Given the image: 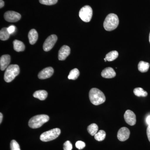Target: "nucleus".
Returning <instances> with one entry per match:
<instances>
[{
	"mask_svg": "<svg viewBox=\"0 0 150 150\" xmlns=\"http://www.w3.org/2000/svg\"><path fill=\"white\" fill-rule=\"evenodd\" d=\"M86 146V144L84 142L82 141H78L76 142V147L79 150H81L84 149Z\"/></svg>",
	"mask_w": 150,
	"mask_h": 150,
	"instance_id": "nucleus-28",
	"label": "nucleus"
},
{
	"mask_svg": "<svg viewBox=\"0 0 150 150\" xmlns=\"http://www.w3.org/2000/svg\"><path fill=\"white\" fill-rule=\"evenodd\" d=\"M57 39L58 37L57 35L55 34H53L48 36L43 43V50L47 52L51 50L56 44Z\"/></svg>",
	"mask_w": 150,
	"mask_h": 150,
	"instance_id": "nucleus-7",
	"label": "nucleus"
},
{
	"mask_svg": "<svg viewBox=\"0 0 150 150\" xmlns=\"http://www.w3.org/2000/svg\"><path fill=\"white\" fill-rule=\"evenodd\" d=\"M147 135L148 139L150 142V126H148L147 129Z\"/></svg>",
	"mask_w": 150,
	"mask_h": 150,
	"instance_id": "nucleus-30",
	"label": "nucleus"
},
{
	"mask_svg": "<svg viewBox=\"0 0 150 150\" xmlns=\"http://www.w3.org/2000/svg\"><path fill=\"white\" fill-rule=\"evenodd\" d=\"M124 119L129 125L134 126L137 122L136 115L133 111L130 110H127L125 112L124 115Z\"/></svg>",
	"mask_w": 150,
	"mask_h": 150,
	"instance_id": "nucleus-9",
	"label": "nucleus"
},
{
	"mask_svg": "<svg viewBox=\"0 0 150 150\" xmlns=\"http://www.w3.org/2000/svg\"><path fill=\"white\" fill-rule=\"evenodd\" d=\"M71 49L69 46L64 45L62 46L59 51L58 59L60 61H64L70 55Z\"/></svg>",
	"mask_w": 150,
	"mask_h": 150,
	"instance_id": "nucleus-12",
	"label": "nucleus"
},
{
	"mask_svg": "<svg viewBox=\"0 0 150 150\" xmlns=\"http://www.w3.org/2000/svg\"><path fill=\"white\" fill-rule=\"evenodd\" d=\"M48 96V93L45 90L37 91L33 94V96L35 98L41 100H45Z\"/></svg>",
	"mask_w": 150,
	"mask_h": 150,
	"instance_id": "nucleus-16",
	"label": "nucleus"
},
{
	"mask_svg": "<svg viewBox=\"0 0 150 150\" xmlns=\"http://www.w3.org/2000/svg\"><path fill=\"white\" fill-rule=\"evenodd\" d=\"M15 29L16 28L14 25H11L8 28V32L10 34L13 33L15 32Z\"/></svg>",
	"mask_w": 150,
	"mask_h": 150,
	"instance_id": "nucleus-29",
	"label": "nucleus"
},
{
	"mask_svg": "<svg viewBox=\"0 0 150 150\" xmlns=\"http://www.w3.org/2000/svg\"><path fill=\"white\" fill-rule=\"evenodd\" d=\"M60 134L61 130L59 128L51 129L41 134L40 137V140L43 142H50L59 137Z\"/></svg>",
	"mask_w": 150,
	"mask_h": 150,
	"instance_id": "nucleus-5",
	"label": "nucleus"
},
{
	"mask_svg": "<svg viewBox=\"0 0 150 150\" xmlns=\"http://www.w3.org/2000/svg\"><path fill=\"white\" fill-rule=\"evenodd\" d=\"M93 16V10L90 6H84L80 10L79 16L85 22H89L91 20Z\"/></svg>",
	"mask_w": 150,
	"mask_h": 150,
	"instance_id": "nucleus-6",
	"label": "nucleus"
},
{
	"mask_svg": "<svg viewBox=\"0 0 150 150\" xmlns=\"http://www.w3.org/2000/svg\"><path fill=\"white\" fill-rule=\"evenodd\" d=\"M13 48L17 52H21L24 51L25 49V46L24 43L20 40H15L13 42Z\"/></svg>",
	"mask_w": 150,
	"mask_h": 150,
	"instance_id": "nucleus-17",
	"label": "nucleus"
},
{
	"mask_svg": "<svg viewBox=\"0 0 150 150\" xmlns=\"http://www.w3.org/2000/svg\"><path fill=\"white\" fill-rule=\"evenodd\" d=\"M10 34L8 28H3L0 31V39L2 40H7L9 38Z\"/></svg>",
	"mask_w": 150,
	"mask_h": 150,
	"instance_id": "nucleus-19",
	"label": "nucleus"
},
{
	"mask_svg": "<svg viewBox=\"0 0 150 150\" xmlns=\"http://www.w3.org/2000/svg\"><path fill=\"white\" fill-rule=\"evenodd\" d=\"M118 56V53L117 51H112L106 54L105 59L108 62H112L117 59Z\"/></svg>",
	"mask_w": 150,
	"mask_h": 150,
	"instance_id": "nucleus-20",
	"label": "nucleus"
},
{
	"mask_svg": "<svg viewBox=\"0 0 150 150\" xmlns=\"http://www.w3.org/2000/svg\"><path fill=\"white\" fill-rule=\"evenodd\" d=\"M98 127L96 123H92L88 127L87 131L89 134L92 136H94L97 133Z\"/></svg>",
	"mask_w": 150,
	"mask_h": 150,
	"instance_id": "nucleus-21",
	"label": "nucleus"
},
{
	"mask_svg": "<svg viewBox=\"0 0 150 150\" xmlns=\"http://www.w3.org/2000/svg\"><path fill=\"white\" fill-rule=\"evenodd\" d=\"M146 121V123H147L149 126H150V115L147 117Z\"/></svg>",
	"mask_w": 150,
	"mask_h": 150,
	"instance_id": "nucleus-32",
	"label": "nucleus"
},
{
	"mask_svg": "<svg viewBox=\"0 0 150 150\" xmlns=\"http://www.w3.org/2000/svg\"><path fill=\"white\" fill-rule=\"evenodd\" d=\"M10 148L11 150H21L19 145L15 140H12L11 142Z\"/></svg>",
	"mask_w": 150,
	"mask_h": 150,
	"instance_id": "nucleus-26",
	"label": "nucleus"
},
{
	"mask_svg": "<svg viewBox=\"0 0 150 150\" xmlns=\"http://www.w3.org/2000/svg\"><path fill=\"white\" fill-rule=\"evenodd\" d=\"M3 114H2L1 112L0 113V123H2V121L3 120Z\"/></svg>",
	"mask_w": 150,
	"mask_h": 150,
	"instance_id": "nucleus-33",
	"label": "nucleus"
},
{
	"mask_svg": "<svg viewBox=\"0 0 150 150\" xmlns=\"http://www.w3.org/2000/svg\"><path fill=\"white\" fill-rule=\"evenodd\" d=\"M11 62V56L9 55H4L0 59V68L1 71L6 69Z\"/></svg>",
	"mask_w": 150,
	"mask_h": 150,
	"instance_id": "nucleus-13",
	"label": "nucleus"
},
{
	"mask_svg": "<svg viewBox=\"0 0 150 150\" xmlns=\"http://www.w3.org/2000/svg\"><path fill=\"white\" fill-rule=\"evenodd\" d=\"M106 137V133L103 130H100L96 134L94 138L96 141L101 142L105 139Z\"/></svg>",
	"mask_w": 150,
	"mask_h": 150,
	"instance_id": "nucleus-24",
	"label": "nucleus"
},
{
	"mask_svg": "<svg viewBox=\"0 0 150 150\" xmlns=\"http://www.w3.org/2000/svg\"><path fill=\"white\" fill-rule=\"evenodd\" d=\"M130 131L126 127H122L119 129L117 134V138L121 142H124L129 139Z\"/></svg>",
	"mask_w": 150,
	"mask_h": 150,
	"instance_id": "nucleus-10",
	"label": "nucleus"
},
{
	"mask_svg": "<svg viewBox=\"0 0 150 150\" xmlns=\"http://www.w3.org/2000/svg\"><path fill=\"white\" fill-rule=\"evenodd\" d=\"M90 100L93 104L98 105L105 102V97L101 91L96 88H93L89 93Z\"/></svg>",
	"mask_w": 150,
	"mask_h": 150,
	"instance_id": "nucleus-1",
	"label": "nucleus"
},
{
	"mask_svg": "<svg viewBox=\"0 0 150 150\" xmlns=\"http://www.w3.org/2000/svg\"><path fill=\"white\" fill-rule=\"evenodd\" d=\"M150 64L147 62L141 61L138 64V69L142 73L146 72L149 69Z\"/></svg>",
	"mask_w": 150,
	"mask_h": 150,
	"instance_id": "nucleus-18",
	"label": "nucleus"
},
{
	"mask_svg": "<svg viewBox=\"0 0 150 150\" xmlns=\"http://www.w3.org/2000/svg\"><path fill=\"white\" fill-rule=\"evenodd\" d=\"M134 94L138 97H146L147 96L148 93L142 88H137L134 90Z\"/></svg>",
	"mask_w": 150,
	"mask_h": 150,
	"instance_id": "nucleus-23",
	"label": "nucleus"
},
{
	"mask_svg": "<svg viewBox=\"0 0 150 150\" xmlns=\"http://www.w3.org/2000/svg\"><path fill=\"white\" fill-rule=\"evenodd\" d=\"M119 19L114 13H110L106 16L103 23V27L107 31H112L118 27L119 24Z\"/></svg>",
	"mask_w": 150,
	"mask_h": 150,
	"instance_id": "nucleus-2",
	"label": "nucleus"
},
{
	"mask_svg": "<svg viewBox=\"0 0 150 150\" xmlns=\"http://www.w3.org/2000/svg\"><path fill=\"white\" fill-rule=\"evenodd\" d=\"M64 150H72L73 149V146L71 143L69 141H67L65 142L64 144Z\"/></svg>",
	"mask_w": 150,
	"mask_h": 150,
	"instance_id": "nucleus-27",
	"label": "nucleus"
},
{
	"mask_svg": "<svg viewBox=\"0 0 150 150\" xmlns=\"http://www.w3.org/2000/svg\"><path fill=\"white\" fill-rule=\"evenodd\" d=\"M149 42L150 43V34H149Z\"/></svg>",
	"mask_w": 150,
	"mask_h": 150,
	"instance_id": "nucleus-35",
	"label": "nucleus"
},
{
	"mask_svg": "<svg viewBox=\"0 0 150 150\" xmlns=\"http://www.w3.org/2000/svg\"><path fill=\"white\" fill-rule=\"evenodd\" d=\"M28 38L31 45L35 44L38 39V33L37 31L34 29L30 30L28 33Z\"/></svg>",
	"mask_w": 150,
	"mask_h": 150,
	"instance_id": "nucleus-15",
	"label": "nucleus"
},
{
	"mask_svg": "<svg viewBox=\"0 0 150 150\" xmlns=\"http://www.w3.org/2000/svg\"><path fill=\"white\" fill-rule=\"evenodd\" d=\"M19 73L20 69L18 65H10L6 69L4 76L5 81L7 83L11 82L19 74Z\"/></svg>",
	"mask_w": 150,
	"mask_h": 150,
	"instance_id": "nucleus-4",
	"label": "nucleus"
},
{
	"mask_svg": "<svg viewBox=\"0 0 150 150\" xmlns=\"http://www.w3.org/2000/svg\"><path fill=\"white\" fill-rule=\"evenodd\" d=\"M116 73L111 67H108L103 70L101 76L105 79H111L115 77Z\"/></svg>",
	"mask_w": 150,
	"mask_h": 150,
	"instance_id": "nucleus-14",
	"label": "nucleus"
},
{
	"mask_svg": "<svg viewBox=\"0 0 150 150\" xmlns=\"http://www.w3.org/2000/svg\"><path fill=\"white\" fill-rule=\"evenodd\" d=\"M79 75V71L77 69H73L70 71L68 78L69 79L75 80L78 79Z\"/></svg>",
	"mask_w": 150,
	"mask_h": 150,
	"instance_id": "nucleus-22",
	"label": "nucleus"
},
{
	"mask_svg": "<svg viewBox=\"0 0 150 150\" xmlns=\"http://www.w3.org/2000/svg\"><path fill=\"white\" fill-rule=\"evenodd\" d=\"M49 120V116L45 114L35 115L30 119L28 126L32 129H37L48 122Z\"/></svg>",
	"mask_w": 150,
	"mask_h": 150,
	"instance_id": "nucleus-3",
	"label": "nucleus"
},
{
	"mask_svg": "<svg viewBox=\"0 0 150 150\" xmlns=\"http://www.w3.org/2000/svg\"><path fill=\"white\" fill-rule=\"evenodd\" d=\"M54 73V70L51 67H47L40 71L38 74L40 79H45L50 78Z\"/></svg>",
	"mask_w": 150,
	"mask_h": 150,
	"instance_id": "nucleus-11",
	"label": "nucleus"
},
{
	"mask_svg": "<svg viewBox=\"0 0 150 150\" xmlns=\"http://www.w3.org/2000/svg\"><path fill=\"white\" fill-rule=\"evenodd\" d=\"M20 14L13 11H8L4 15V18L7 21L9 22H16L21 18Z\"/></svg>",
	"mask_w": 150,
	"mask_h": 150,
	"instance_id": "nucleus-8",
	"label": "nucleus"
},
{
	"mask_svg": "<svg viewBox=\"0 0 150 150\" xmlns=\"http://www.w3.org/2000/svg\"><path fill=\"white\" fill-rule=\"evenodd\" d=\"M104 60L105 62H106V61H107V60H106V59H105H105H104Z\"/></svg>",
	"mask_w": 150,
	"mask_h": 150,
	"instance_id": "nucleus-34",
	"label": "nucleus"
},
{
	"mask_svg": "<svg viewBox=\"0 0 150 150\" xmlns=\"http://www.w3.org/2000/svg\"><path fill=\"white\" fill-rule=\"evenodd\" d=\"M58 1V0H39V2L42 4L51 6L55 4Z\"/></svg>",
	"mask_w": 150,
	"mask_h": 150,
	"instance_id": "nucleus-25",
	"label": "nucleus"
},
{
	"mask_svg": "<svg viewBox=\"0 0 150 150\" xmlns=\"http://www.w3.org/2000/svg\"><path fill=\"white\" fill-rule=\"evenodd\" d=\"M4 6V2L3 0H0V8H2Z\"/></svg>",
	"mask_w": 150,
	"mask_h": 150,
	"instance_id": "nucleus-31",
	"label": "nucleus"
}]
</instances>
